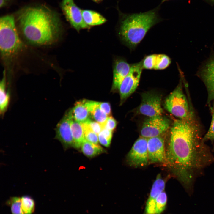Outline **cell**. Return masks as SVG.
Segmentation results:
<instances>
[{
    "instance_id": "obj_5",
    "label": "cell",
    "mask_w": 214,
    "mask_h": 214,
    "mask_svg": "<svg viewBox=\"0 0 214 214\" xmlns=\"http://www.w3.org/2000/svg\"><path fill=\"white\" fill-rule=\"evenodd\" d=\"M181 81L166 98L164 107L169 112L180 119H193V115L183 92Z\"/></svg>"
},
{
    "instance_id": "obj_34",
    "label": "cell",
    "mask_w": 214,
    "mask_h": 214,
    "mask_svg": "<svg viewBox=\"0 0 214 214\" xmlns=\"http://www.w3.org/2000/svg\"><path fill=\"white\" fill-rule=\"evenodd\" d=\"M11 0H0V8H3L7 6Z\"/></svg>"
},
{
    "instance_id": "obj_25",
    "label": "cell",
    "mask_w": 214,
    "mask_h": 214,
    "mask_svg": "<svg viewBox=\"0 0 214 214\" xmlns=\"http://www.w3.org/2000/svg\"><path fill=\"white\" fill-rule=\"evenodd\" d=\"M156 201V214H161L165 209L167 202V196L163 191L157 197Z\"/></svg>"
},
{
    "instance_id": "obj_12",
    "label": "cell",
    "mask_w": 214,
    "mask_h": 214,
    "mask_svg": "<svg viewBox=\"0 0 214 214\" xmlns=\"http://www.w3.org/2000/svg\"><path fill=\"white\" fill-rule=\"evenodd\" d=\"M149 163H166L164 140L161 136L148 139Z\"/></svg>"
},
{
    "instance_id": "obj_22",
    "label": "cell",
    "mask_w": 214,
    "mask_h": 214,
    "mask_svg": "<svg viewBox=\"0 0 214 214\" xmlns=\"http://www.w3.org/2000/svg\"><path fill=\"white\" fill-rule=\"evenodd\" d=\"M99 102L93 108L90 112V114L92 118L95 121L100 123L103 126L108 116L100 108L99 106Z\"/></svg>"
},
{
    "instance_id": "obj_30",
    "label": "cell",
    "mask_w": 214,
    "mask_h": 214,
    "mask_svg": "<svg viewBox=\"0 0 214 214\" xmlns=\"http://www.w3.org/2000/svg\"><path fill=\"white\" fill-rule=\"evenodd\" d=\"M117 124L116 120L111 116L108 117L103 127V128L113 132L116 128Z\"/></svg>"
},
{
    "instance_id": "obj_19",
    "label": "cell",
    "mask_w": 214,
    "mask_h": 214,
    "mask_svg": "<svg viewBox=\"0 0 214 214\" xmlns=\"http://www.w3.org/2000/svg\"><path fill=\"white\" fill-rule=\"evenodd\" d=\"M9 101L10 95L6 89V72L5 70L0 83V112L1 115L2 116L7 109Z\"/></svg>"
},
{
    "instance_id": "obj_14",
    "label": "cell",
    "mask_w": 214,
    "mask_h": 214,
    "mask_svg": "<svg viewBox=\"0 0 214 214\" xmlns=\"http://www.w3.org/2000/svg\"><path fill=\"white\" fill-rule=\"evenodd\" d=\"M131 67V65L125 60L118 59L115 61L113 67L111 92H119L120 85L129 73Z\"/></svg>"
},
{
    "instance_id": "obj_33",
    "label": "cell",
    "mask_w": 214,
    "mask_h": 214,
    "mask_svg": "<svg viewBox=\"0 0 214 214\" xmlns=\"http://www.w3.org/2000/svg\"><path fill=\"white\" fill-rule=\"evenodd\" d=\"M113 132L107 129L103 128L101 132L108 140L111 141Z\"/></svg>"
},
{
    "instance_id": "obj_18",
    "label": "cell",
    "mask_w": 214,
    "mask_h": 214,
    "mask_svg": "<svg viewBox=\"0 0 214 214\" xmlns=\"http://www.w3.org/2000/svg\"><path fill=\"white\" fill-rule=\"evenodd\" d=\"M81 152L86 156L92 158L106 152L100 146L92 143L85 139L81 146Z\"/></svg>"
},
{
    "instance_id": "obj_26",
    "label": "cell",
    "mask_w": 214,
    "mask_h": 214,
    "mask_svg": "<svg viewBox=\"0 0 214 214\" xmlns=\"http://www.w3.org/2000/svg\"><path fill=\"white\" fill-rule=\"evenodd\" d=\"M157 54H152L146 56L142 60L143 69H154L155 66Z\"/></svg>"
},
{
    "instance_id": "obj_4",
    "label": "cell",
    "mask_w": 214,
    "mask_h": 214,
    "mask_svg": "<svg viewBox=\"0 0 214 214\" xmlns=\"http://www.w3.org/2000/svg\"><path fill=\"white\" fill-rule=\"evenodd\" d=\"M21 43L16 29L14 17L12 15L0 19V49L5 59L11 58L19 51Z\"/></svg>"
},
{
    "instance_id": "obj_31",
    "label": "cell",
    "mask_w": 214,
    "mask_h": 214,
    "mask_svg": "<svg viewBox=\"0 0 214 214\" xmlns=\"http://www.w3.org/2000/svg\"><path fill=\"white\" fill-rule=\"evenodd\" d=\"M99 106L101 109L108 116H111V106L110 103L108 102H100Z\"/></svg>"
},
{
    "instance_id": "obj_27",
    "label": "cell",
    "mask_w": 214,
    "mask_h": 214,
    "mask_svg": "<svg viewBox=\"0 0 214 214\" xmlns=\"http://www.w3.org/2000/svg\"><path fill=\"white\" fill-rule=\"evenodd\" d=\"M212 119L209 128L203 138L204 141L207 140L213 142L214 141V105L211 107Z\"/></svg>"
},
{
    "instance_id": "obj_35",
    "label": "cell",
    "mask_w": 214,
    "mask_h": 214,
    "mask_svg": "<svg viewBox=\"0 0 214 214\" xmlns=\"http://www.w3.org/2000/svg\"><path fill=\"white\" fill-rule=\"evenodd\" d=\"M169 0H162L161 3H163V2H165V1H169Z\"/></svg>"
},
{
    "instance_id": "obj_16",
    "label": "cell",
    "mask_w": 214,
    "mask_h": 214,
    "mask_svg": "<svg viewBox=\"0 0 214 214\" xmlns=\"http://www.w3.org/2000/svg\"><path fill=\"white\" fill-rule=\"evenodd\" d=\"M70 127L74 141L73 147L79 149L85 139L83 125L82 123L77 121L72 117L70 121Z\"/></svg>"
},
{
    "instance_id": "obj_20",
    "label": "cell",
    "mask_w": 214,
    "mask_h": 214,
    "mask_svg": "<svg viewBox=\"0 0 214 214\" xmlns=\"http://www.w3.org/2000/svg\"><path fill=\"white\" fill-rule=\"evenodd\" d=\"M20 207L22 214H32L35 208L33 199L29 196L21 197Z\"/></svg>"
},
{
    "instance_id": "obj_37",
    "label": "cell",
    "mask_w": 214,
    "mask_h": 214,
    "mask_svg": "<svg viewBox=\"0 0 214 214\" xmlns=\"http://www.w3.org/2000/svg\"><path fill=\"white\" fill-rule=\"evenodd\" d=\"M210 0L213 2H214V0Z\"/></svg>"
},
{
    "instance_id": "obj_2",
    "label": "cell",
    "mask_w": 214,
    "mask_h": 214,
    "mask_svg": "<svg viewBox=\"0 0 214 214\" xmlns=\"http://www.w3.org/2000/svg\"><path fill=\"white\" fill-rule=\"evenodd\" d=\"M17 14L22 34L31 44L50 45L59 38L62 28L59 17L48 8L26 7L20 10Z\"/></svg>"
},
{
    "instance_id": "obj_6",
    "label": "cell",
    "mask_w": 214,
    "mask_h": 214,
    "mask_svg": "<svg viewBox=\"0 0 214 214\" xmlns=\"http://www.w3.org/2000/svg\"><path fill=\"white\" fill-rule=\"evenodd\" d=\"M143 69L142 61L131 65L129 73L122 82L119 89L120 105H122L136 89Z\"/></svg>"
},
{
    "instance_id": "obj_7",
    "label": "cell",
    "mask_w": 214,
    "mask_h": 214,
    "mask_svg": "<svg viewBox=\"0 0 214 214\" xmlns=\"http://www.w3.org/2000/svg\"><path fill=\"white\" fill-rule=\"evenodd\" d=\"M141 102L137 112L148 117L162 115L163 111L161 106V95L153 92L142 93Z\"/></svg>"
},
{
    "instance_id": "obj_32",
    "label": "cell",
    "mask_w": 214,
    "mask_h": 214,
    "mask_svg": "<svg viewBox=\"0 0 214 214\" xmlns=\"http://www.w3.org/2000/svg\"><path fill=\"white\" fill-rule=\"evenodd\" d=\"M99 141L102 145L106 147H109L111 141L108 140L100 132L98 134Z\"/></svg>"
},
{
    "instance_id": "obj_15",
    "label": "cell",
    "mask_w": 214,
    "mask_h": 214,
    "mask_svg": "<svg viewBox=\"0 0 214 214\" xmlns=\"http://www.w3.org/2000/svg\"><path fill=\"white\" fill-rule=\"evenodd\" d=\"M86 99L76 101L71 108L73 118L77 121L83 123L90 119L91 114L86 104Z\"/></svg>"
},
{
    "instance_id": "obj_23",
    "label": "cell",
    "mask_w": 214,
    "mask_h": 214,
    "mask_svg": "<svg viewBox=\"0 0 214 214\" xmlns=\"http://www.w3.org/2000/svg\"><path fill=\"white\" fill-rule=\"evenodd\" d=\"M170 58L162 54H157L155 70H161L166 68L171 63Z\"/></svg>"
},
{
    "instance_id": "obj_17",
    "label": "cell",
    "mask_w": 214,
    "mask_h": 214,
    "mask_svg": "<svg viewBox=\"0 0 214 214\" xmlns=\"http://www.w3.org/2000/svg\"><path fill=\"white\" fill-rule=\"evenodd\" d=\"M82 13L84 22L89 26L101 25L106 21L102 15L94 11L82 10Z\"/></svg>"
},
{
    "instance_id": "obj_3",
    "label": "cell",
    "mask_w": 214,
    "mask_h": 214,
    "mask_svg": "<svg viewBox=\"0 0 214 214\" xmlns=\"http://www.w3.org/2000/svg\"><path fill=\"white\" fill-rule=\"evenodd\" d=\"M159 8L144 12L122 14L119 34L129 48H135L149 30L161 20L158 13Z\"/></svg>"
},
{
    "instance_id": "obj_13",
    "label": "cell",
    "mask_w": 214,
    "mask_h": 214,
    "mask_svg": "<svg viewBox=\"0 0 214 214\" xmlns=\"http://www.w3.org/2000/svg\"><path fill=\"white\" fill-rule=\"evenodd\" d=\"M199 74L207 88L208 102L214 100V55L202 67Z\"/></svg>"
},
{
    "instance_id": "obj_29",
    "label": "cell",
    "mask_w": 214,
    "mask_h": 214,
    "mask_svg": "<svg viewBox=\"0 0 214 214\" xmlns=\"http://www.w3.org/2000/svg\"><path fill=\"white\" fill-rule=\"evenodd\" d=\"M86 122L88 123L90 129L98 135L103 128V125L99 122L94 121L91 119Z\"/></svg>"
},
{
    "instance_id": "obj_8",
    "label": "cell",
    "mask_w": 214,
    "mask_h": 214,
    "mask_svg": "<svg viewBox=\"0 0 214 214\" xmlns=\"http://www.w3.org/2000/svg\"><path fill=\"white\" fill-rule=\"evenodd\" d=\"M169 120L162 115L148 117L143 122L141 136L149 139L161 136L169 128Z\"/></svg>"
},
{
    "instance_id": "obj_11",
    "label": "cell",
    "mask_w": 214,
    "mask_h": 214,
    "mask_svg": "<svg viewBox=\"0 0 214 214\" xmlns=\"http://www.w3.org/2000/svg\"><path fill=\"white\" fill-rule=\"evenodd\" d=\"M61 6L66 19L77 31L90 27L84 22L82 10L76 5L73 0H62Z\"/></svg>"
},
{
    "instance_id": "obj_28",
    "label": "cell",
    "mask_w": 214,
    "mask_h": 214,
    "mask_svg": "<svg viewBox=\"0 0 214 214\" xmlns=\"http://www.w3.org/2000/svg\"><path fill=\"white\" fill-rule=\"evenodd\" d=\"M144 214H156V199L148 198L146 205Z\"/></svg>"
},
{
    "instance_id": "obj_1",
    "label": "cell",
    "mask_w": 214,
    "mask_h": 214,
    "mask_svg": "<svg viewBox=\"0 0 214 214\" xmlns=\"http://www.w3.org/2000/svg\"><path fill=\"white\" fill-rule=\"evenodd\" d=\"M193 119L174 121L166 151V163L189 195L192 193L196 176L214 161Z\"/></svg>"
},
{
    "instance_id": "obj_21",
    "label": "cell",
    "mask_w": 214,
    "mask_h": 214,
    "mask_svg": "<svg viewBox=\"0 0 214 214\" xmlns=\"http://www.w3.org/2000/svg\"><path fill=\"white\" fill-rule=\"evenodd\" d=\"M165 183L161 175L158 174L152 185L149 198L156 199L158 196L164 190Z\"/></svg>"
},
{
    "instance_id": "obj_36",
    "label": "cell",
    "mask_w": 214,
    "mask_h": 214,
    "mask_svg": "<svg viewBox=\"0 0 214 214\" xmlns=\"http://www.w3.org/2000/svg\"><path fill=\"white\" fill-rule=\"evenodd\" d=\"M93 0L97 2V1H100L101 0Z\"/></svg>"
},
{
    "instance_id": "obj_24",
    "label": "cell",
    "mask_w": 214,
    "mask_h": 214,
    "mask_svg": "<svg viewBox=\"0 0 214 214\" xmlns=\"http://www.w3.org/2000/svg\"><path fill=\"white\" fill-rule=\"evenodd\" d=\"M82 124L84 130L85 139L92 143L97 144L99 142L98 135L90 129L86 122Z\"/></svg>"
},
{
    "instance_id": "obj_10",
    "label": "cell",
    "mask_w": 214,
    "mask_h": 214,
    "mask_svg": "<svg viewBox=\"0 0 214 214\" xmlns=\"http://www.w3.org/2000/svg\"><path fill=\"white\" fill-rule=\"evenodd\" d=\"M72 117L71 109H68L55 128V138L60 142L65 150L74 146L70 127V121Z\"/></svg>"
},
{
    "instance_id": "obj_9",
    "label": "cell",
    "mask_w": 214,
    "mask_h": 214,
    "mask_svg": "<svg viewBox=\"0 0 214 214\" xmlns=\"http://www.w3.org/2000/svg\"><path fill=\"white\" fill-rule=\"evenodd\" d=\"M148 139L141 136L135 142L128 153L127 160L130 166H144L149 163Z\"/></svg>"
}]
</instances>
